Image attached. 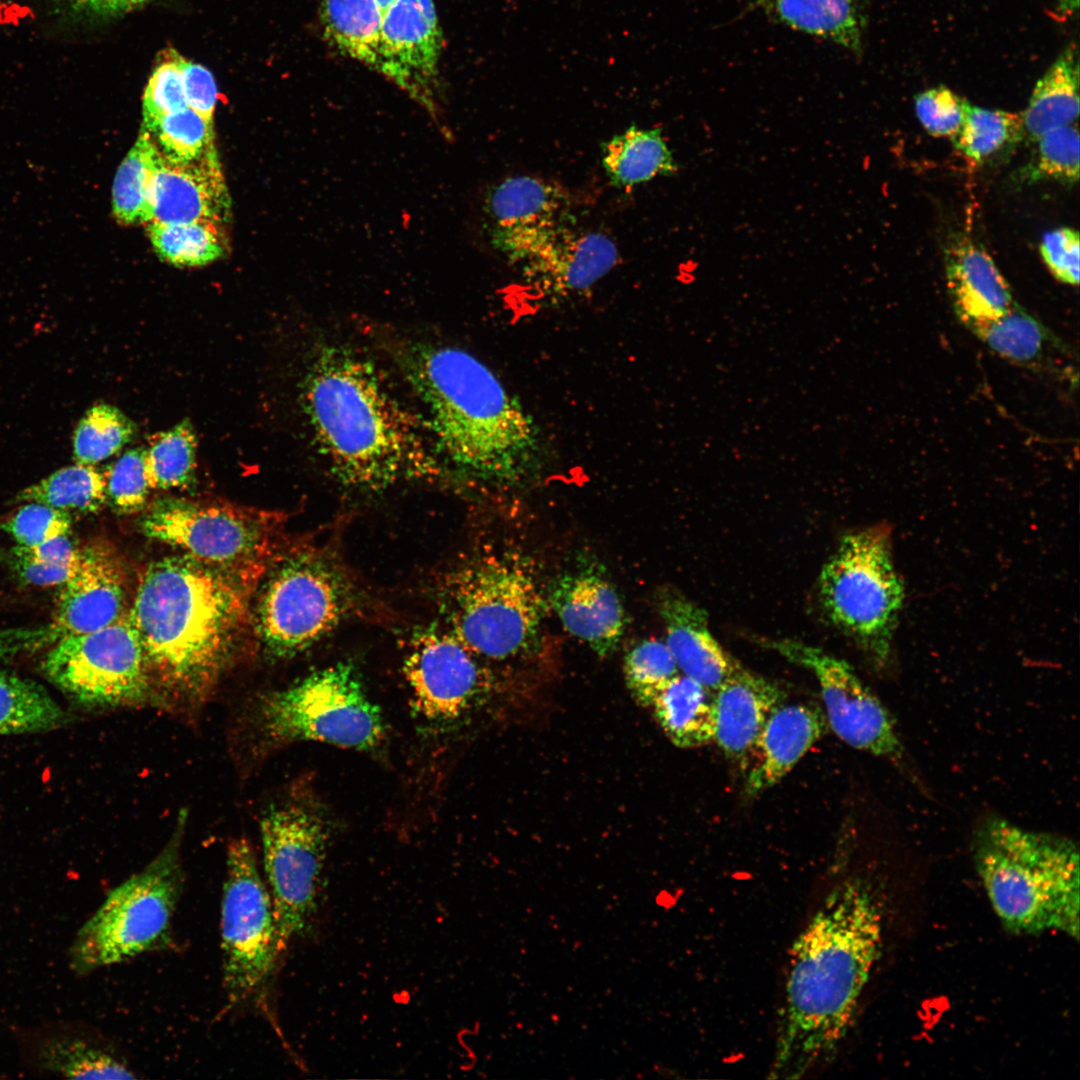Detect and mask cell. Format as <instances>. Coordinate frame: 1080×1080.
<instances>
[{
  "label": "cell",
  "mask_w": 1080,
  "mask_h": 1080,
  "mask_svg": "<svg viewBox=\"0 0 1080 1080\" xmlns=\"http://www.w3.org/2000/svg\"><path fill=\"white\" fill-rule=\"evenodd\" d=\"M882 940L879 890L870 875H851L829 892L791 947L770 1078H800L835 1053Z\"/></svg>",
  "instance_id": "cell-1"
},
{
  "label": "cell",
  "mask_w": 1080,
  "mask_h": 1080,
  "mask_svg": "<svg viewBox=\"0 0 1080 1080\" xmlns=\"http://www.w3.org/2000/svg\"><path fill=\"white\" fill-rule=\"evenodd\" d=\"M249 584L187 554L150 563L129 611L150 674L175 693L206 692L240 635Z\"/></svg>",
  "instance_id": "cell-2"
},
{
  "label": "cell",
  "mask_w": 1080,
  "mask_h": 1080,
  "mask_svg": "<svg viewBox=\"0 0 1080 1080\" xmlns=\"http://www.w3.org/2000/svg\"><path fill=\"white\" fill-rule=\"evenodd\" d=\"M303 384L317 446L342 482L381 488L435 474L416 423L367 360L341 346H324Z\"/></svg>",
  "instance_id": "cell-3"
},
{
  "label": "cell",
  "mask_w": 1080,
  "mask_h": 1080,
  "mask_svg": "<svg viewBox=\"0 0 1080 1080\" xmlns=\"http://www.w3.org/2000/svg\"><path fill=\"white\" fill-rule=\"evenodd\" d=\"M400 365L449 460L496 482L529 472L539 451L536 425L485 364L459 348L416 344Z\"/></svg>",
  "instance_id": "cell-4"
},
{
  "label": "cell",
  "mask_w": 1080,
  "mask_h": 1080,
  "mask_svg": "<svg viewBox=\"0 0 1080 1080\" xmlns=\"http://www.w3.org/2000/svg\"><path fill=\"white\" fill-rule=\"evenodd\" d=\"M970 840L976 871L1008 931L1079 938V850L1073 839L988 812L976 820Z\"/></svg>",
  "instance_id": "cell-5"
},
{
  "label": "cell",
  "mask_w": 1080,
  "mask_h": 1080,
  "mask_svg": "<svg viewBox=\"0 0 1080 1080\" xmlns=\"http://www.w3.org/2000/svg\"><path fill=\"white\" fill-rule=\"evenodd\" d=\"M451 630L481 659H524L536 648L548 607L533 564L513 550L485 552L444 583Z\"/></svg>",
  "instance_id": "cell-6"
},
{
  "label": "cell",
  "mask_w": 1080,
  "mask_h": 1080,
  "mask_svg": "<svg viewBox=\"0 0 1080 1080\" xmlns=\"http://www.w3.org/2000/svg\"><path fill=\"white\" fill-rule=\"evenodd\" d=\"M818 589L833 625L856 643L878 672H889L904 596L892 559L890 529L878 524L844 535L821 570Z\"/></svg>",
  "instance_id": "cell-7"
},
{
  "label": "cell",
  "mask_w": 1080,
  "mask_h": 1080,
  "mask_svg": "<svg viewBox=\"0 0 1080 1080\" xmlns=\"http://www.w3.org/2000/svg\"><path fill=\"white\" fill-rule=\"evenodd\" d=\"M179 832L144 869L114 888L81 927L71 949L75 970L122 963L168 943L184 883Z\"/></svg>",
  "instance_id": "cell-8"
},
{
  "label": "cell",
  "mask_w": 1080,
  "mask_h": 1080,
  "mask_svg": "<svg viewBox=\"0 0 1080 1080\" xmlns=\"http://www.w3.org/2000/svg\"><path fill=\"white\" fill-rule=\"evenodd\" d=\"M354 591L342 567L327 552L297 551L268 576L256 609V628L267 652L278 658L311 647L348 615Z\"/></svg>",
  "instance_id": "cell-9"
},
{
  "label": "cell",
  "mask_w": 1080,
  "mask_h": 1080,
  "mask_svg": "<svg viewBox=\"0 0 1080 1080\" xmlns=\"http://www.w3.org/2000/svg\"><path fill=\"white\" fill-rule=\"evenodd\" d=\"M261 725L277 742L312 740L356 750H373L384 739L382 713L350 663L313 672L267 696Z\"/></svg>",
  "instance_id": "cell-10"
},
{
  "label": "cell",
  "mask_w": 1080,
  "mask_h": 1080,
  "mask_svg": "<svg viewBox=\"0 0 1080 1080\" xmlns=\"http://www.w3.org/2000/svg\"><path fill=\"white\" fill-rule=\"evenodd\" d=\"M223 988L239 1005L265 989L280 954L273 902L245 838L230 842L221 904Z\"/></svg>",
  "instance_id": "cell-11"
},
{
  "label": "cell",
  "mask_w": 1080,
  "mask_h": 1080,
  "mask_svg": "<svg viewBox=\"0 0 1080 1080\" xmlns=\"http://www.w3.org/2000/svg\"><path fill=\"white\" fill-rule=\"evenodd\" d=\"M765 646L814 674L834 733L847 745L886 761L921 795L932 793L909 751L897 721L845 660L789 639Z\"/></svg>",
  "instance_id": "cell-12"
},
{
  "label": "cell",
  "mask_w": 1080,
  "mask_h": 1080,
  "mask_svg": "<svg viewBox=\"0 0 1080 1080\" xmlns=\"http://www.w3.org/2000/svg\"><path fill=\"white\" fill-rule=\"evenodd\" d=\"M52 645L42 671L74 702L103 708L147 699L150 672L129 611L106 627Z\"/></svg>",
  "instance_id": "cell-13"
},
{
  "label": "cell",
  "mask_w": 1080,
  "mask_h": 1080,
  "mask_svg": "<svg viewBox=\"0 0 1080 1080\" xmlns=\"http://www.w3.org/2000/svg\"><path fill=\"white\" fill-rule=\"evenodd\" d=\"M327 832L320 812L303 800L272 805L260 821L281 950L303 933L316 911Z\"/></svg>",
  "instance_id": "cell-14"
},
{
  "label": "cell",
  "mask_w": 1080,
  "mask_h": 1080,
  "mask_svg": "<svg viewBox=\"0 0 1080 1080\" xmlns=\"http://www.w3.org/2000/svg\"><path fill=\"white\" fill-rule=\"evenodd\" d=\"M272 521L264 513L182 499L158 501L141 522L150 538L247 580L273 551Z\"/></svg>",
  "instance_id": "cell-15"
},
{
  "label": "cell",
  "mask_w": 1080,
  "mask_h": 1080,
  "mask_svg": "<svg viewBox=\"0 0 1080 1080\" xmlns=\"http://www.w3.org/2000/svg\"><path fill=\"white\" fill-rule=\"evenodd\" d=\"M452 630L414 633L403 661L413 706L428 722L452 724L490 700L493 675Z\"/></svg>",
  "instance_id": "cell-16"
},
{
  "label": "cell",
  "mask_w": 1080,
  "mask_h": 1080,
  "mask_svg": "<svg viewBox=\"0 0 1080 1080\" xmlns=\"http://www.w3.org/2000/svg\"><path fill=\"white\" fill-rule=\"evenodd\" d=\"M442 48L433 0H397L383 14L374 70L436 119Z\"/></svg>",
  "instance_id": "cell-17"
},
{
  "label": "cell",
  "mask_w": 1080,
  "mask_h": 1080,
  "mask_svg": "<svg viewBox=\"0 0 1080 1080\" xmlns=\"http://www.w3.org/2000/svg\"><path fill=\"white\" fill-rule=\"evenodd\" d=\"M125 601L126 574L112 547L95 542L79 548L77 566L61 585L48 625L52 644L110 625L127 611Z\"/></svg>",
  "instance_id": "cell-18"
},
{
  "label": "cell",
  "mask_w": 1080,
  "mask_h": 1080,
  "mask_svg": "<svg viewBox=\"0 0 1080 1080\" xmlns=\"http://www.w3.org/2000/svg\"><path fill=\"white\" fill-rule=\"evenodd\" d=\"M547 600L564 629L598 656H610L617 649L625 612L616 588L598 563L584 559L558 575Z\"/></svg>",
  "instance_id": "cell-19"
},
{
  "label": "cell",
  "mask_w": 1080,
  "mask_h": 1080,
  "mask_svg": "<svg viewBox=\"0 0 1080 1080\" xmlns=\"http://www.w3.org/2000/svg\"><path fill=\"white\" fill-rule=\"evenodd\" d=\"M618 259V248L607 235L563 224L544 235L517 264L538 294L564 297L594 285Z\"/></svg>",
  "instance_id": "cell-20"
},
{
  "label": "cell",
  "mask_w": 1080,
  "mask_h": 1080,
  "mask_svg": "<svg viewBox=\"0 0 1080 1080\" xmlns=\"http://www.w3.org/2000/svg\"><path fill=\"white\" fill-rule=\"evenodd\" d=\"M230 216L231 199L216 149L183 163L161 154L152 180L148 223L223 224Z\"/></svg>",
  "instance_id": "cell-21"
},
{
  "label": "cell",
  "mask_w": 1080,
  "mask_h": 1080,
  "mask_svg": "<svg viewBox=\"0 0 1080 1080\" xmlns=\"http://www.w3.org/2000/svg\"><path fill=\"white\" fill-rule=\"evenodd\" d=\"M773 682L740 666L714 692V741L744 767L772 712L784 703Z\"/></svg>",
  "instance_id": "cell-22"
},
{
  "label": "cell",
  "mask_w": 1080,
  "mask_h": 1080,
  "mask_svg": "<svg viewBox=\"0 0 1080 1080\" xmlns=\"http://www.w3.org/2000/svg\"><path fill=\"white\" fill-rule=\"evenodd\" d=\"M657 608L665 643L684 675L714 692L741 665L714 638L704 609L673 589H664Z\"/></svg>",
  "instance_id": "cell-23"
},
{
  "label": "cell",
  "mask_w": 1080,
  "mask_h": 1080,
  "mask_svg": "<svg viewBox=\"0 0 1080 1080\" xmlns=\"http://www.w3.org/2000/svg\"><path fill=\"white\" fill-rule=\"evenodd\" d=\"M825 718L818 708L807 704L779 705L747 763L746 795L757 796L781 781L823 735Z\"/></svg>",
  "instance_id": "cell-24"
},
{
  "label": "cell",
  "mask_w": 1080,
  "mask_h": 1080,
  "mask_svg": "<svg viewBox=\"0 0 1080 1080\" xmlns=\"http://www.w3.org/2000/svg\"><path fill=\"white\" fill-rule=\"evenodd\" d=\"M948 290L959 319L972 331L1016 303L991 256L968 237L953 240L945 252Z\"/></svg>",
  "instance_id": "cell-25"
},
{
  "label": "cell",
  "mask_w": 1080,
  "mask_h": 1080,
  "mask_svg": "<svg viewBox=\"0 0 1080 1080\" xmlns=\"http://www.w3.org/2000/svg\"><path fill=\"white\" fill-rule=\"evenodd\" d=\"M569 198L542 178L508 177L485 193L483 212L490 240L567 223Z\"/></svg>",
  "instance_id": "cell-26"
},
{
  "label": "cell",
  "mask_w": 1080,
  "mask_h": 1080,
  "mask_svg": "<svg viewBox=\"0 0 1080 1080\" xmlns=\"http://www.w3.org/2000/svg\"><path fill=\"white\" fill-rule=\"evenodd\" d=\"M28 1045L34 1068L65 1078L134 1079L136 1075L112 1050L64 1027L37 1033Z\"/></svg>",
  "instance_id": "cell-27"
},
{
  "label": "cell",
  "mask_w": 1080,
  "mask_h": 1080,
  "mask_svg": "<svg viewBox=\"0 0 1080 1080\" xmlns=\"http://www.w3.org/2000/svg\"><path fill=\"white\" fill-rule=\"evenodd\" d=\"M650 708L670 742L692 749L714 741L712 691L684 675L672 677L657 693Z\"/></svg>",
  "instance_id": "cell-28"
},
{
  "label": "cell",
  "mask_w": 1080,
  "mask_h": 1080,
  "mask_svg": "<svg viewBox=\"0 0 1080 1080\" xmlns=\"http://www.w3.org/2000/svg\"><path fill=\"white\" fill-rule=\"evenodd\" d=\"M1079 105V59L1071 46L1038 80L1021 113L1025 138L1035 142L1048 131L1073 124Z\"/></svg>",
  "instance_id": "cell-29"
},
{
  "label": "cell",
  "mask_w": 1080,
  "mask_h": 1080,
  "mask_svg": "<svg viewBox=\"0 0 1080 1080\" xmlns=\"http://www.w3.org/2000/svg\"><path fill=\"white\" fill-rule=\"evenodd\" d=\"M602 165L610 182L619 188L671 176L678 171L661 129L631 126L602 147Z\"/></svg>",
  "instance_id": "cell-30"
},
{
  "label": "cell",
  "mask_w": 1080,
  "mask_h": 1080,
  "mask_svg": "<svg viewBox=\"0 0 1080 1080\" xmlns=\"http://www.w3.org/2000/svg\"><path fill=\"white\" fill-rule=\"evenodd\" d=\"M766 13L793 29L830 40L855 53L862 49L856 0H761Z\"/></svg>",
  "instance_id": "cell-31"
},
{
  "label": "cell",
  "mask_w": 1080,
  "mask_h": 1080,
  "mask_svg": "<svg viewBox=\"0 0 1080 1080\" xmlns=\"http://www.w3.org/2000/svg\"><path fill=\"white\" fill-rule=\"evenodd\" d=\"M326 40L340 53L375 69L383 14L374 0H322Z\"/></svg>",
  "instance_id": "cell-32"
},
{
  "label": "cell",
  "mask_w": 1080,
  "mask_h": 1080,
  "mask_svg": "<svg viewBox=\"0 0 1080 1080\" xmlns=\"http://www.w3.org/2000/svg\"><path fill=\"white\" fill-rule=\"evenodd\" d=\"M67 716L39 683L0 672V734H23L61 727Z\"/></svg>",
  "instance_id": "cell-33"
},
{
  "label": "cell",
  "mask_w": 1080,
  "mask_h": 1080,
  "mask_svg": "<svg viewBox=\"0 0 1080 1080\" xmlns=\"http://www.w3.org/2000/svg\"><path fill=\"white\" fill-rule=\"evenodd\" d=\"M160 156L150 134L141 130L119 165L113 181L112 212L118 223H148L152 180Z\"/></svg>",
  "instance_id": "cell-34"
},
{
  "label": "cell",
  "mask_w": 1080,
  "mask_h": 1080,
  "mask_svg": "<svg viewBox=\"0 0 1080 1080\" xmlns=\"http://www.w3.org/2000/svg\"><path fill=\"white\" fill-rule=\"evenodd\" d=\"M963 112L962 124L951 140L975 164L990 161L1025 139L1021 114L982 108L966 100Z\"/></svg>",
  "instance_id": "cell-35"
},
{
  "label": "cell",
  "mask_w": 1080,
  "mask_h": 1080,
  "mask_svg": "<svg viewBox=\"0 0 1080 1080\" xmlns=\"http://www.w3.org/2000/svg\"><path fill=\"white\" fill-rule=\"evenodd\" d=\"M107 500L106 478L96 467L76 463L21 490L17 502H37L65 512H97Z\"/></svg>",
  "instance_id": "cell-36"
},
{
  "label": "cell",
  "mask_w": 1080,
  "mask_h": 1080,
  "mask_svg": "<svg viewBox=\"0 0 1080 1080\" xmlns=\"http://www.w3.org/2000/svg\"><path fill=\"white\" fill-rule=\"evenodd\" d=\"M220 223H147L146 231L156 254L175 266L194 267L222 257L228 241Z\"/></svg>",
  "instance_id": "cell-37"
},
{
  "label": "cell",
  "mask_w": 1080,
  "mask_h": 1080,
  "mask_svg": "<svg viewBox=\"0 0 1080 1080\" xmlns=\"http://www.w3.org/2000/svg\"><path fill=\"white\" fill-rule=\"evenodd\" d=\"M197 445L194 427L188 419L153 435L145 449L150 488L168 490L190 484L195 474Z\"/></svg>",
  "instance_id": "cell-38"
},
{
  "label": "cell",
  "mask_w": 1080,
  "mask_h": 1080,
  "mask_svg": "<svg viewBox=\"0 0 1080 1080\" xmlns=\"http://www.w3.org/2000/svg\"><path fill=\"white\" fill-rule=\"evenodd\" d=\"M137 433L136 424L120 409L107 403L91 406L73 433V459L97 464L125 447Z\"/></svg>",
  "instance_id": "cell-39"
},
{
  "label": "cell",
  "mask_w": 1080,
  "mask_h": 1080,
  "mask_svg": "<svg viewBox=\"0 0 1080 1080\" xmlns=\"http://www.w3.org/2000/svg\"><path fill=\"white\" fill-rule=\"evenodd\" d=\"M142 130L150 134L162 156L171 162H190L216 149L213 123L189 107L165 115Z\"/></svg>",
  "instance_id": "cell-40"
},
{
  "label": "cell",
  "mask_w": 1080,
  "mask_h": 1080,
  "mask_svg": "<svg viewBox=\"0 0 1080 1080\" xmlns=\"http://www.w3.org/2000/svg\"><path fill=\"white\" fill-rule=\"evenodd\" d=\"M1032 158L1021 170L1026 183L1054 180L1073 184L1079 179V132L1076 124L1062 126L1035 141Z\"/></svg>",
  "instance_id": "cell-41"
},
{
  "label": "cell",
  "mask_w": 1080,
  "mask_h": 1080,
  "mask_svg": "<svg viewBox=\"0 0 1080 1080\" xmlns=\"http://www.w3.org/2000/svg\"><path fill=\"white\" fill-rule=\"evenodd\" d=\"M679 673L665 642L643 640L625 656L624 676L632 698L642 707H650L659 690Z\"/></svg>",
  "instance_id": "cell-42"
},
{
  "label": "cell",
  "mask_w": 1080,
  "mask_h": 1080,
  "mask_svg": "<svg viewBox=\"0 0 1080 1080\" xmlns=\"http://www.w3.org/2000/svg\"><path fill=\"white\" fill-rule=\"evenodd\" d=\"M973 332L993 351L1016 361L1035 359L1046 340L1042 325L1017 304Z\"/></svg>",
  "instance_id": "cell-43"
},
{
  "label": "cell",
  "mask_w": 1080,
  "mask_h": 1080,
  "mask_svg": "<svg viewBox=\"0 0 1080 1080\" xmlns=\"http://www.w3.org/2000/svg\"><path fill=\"white\" fill-rule=\"evenodd\" d=\"M107 498L120 512H135L144 505L150 485L146 474L145 448L125 451L109 468Z\"/></svg>",
  "instance_id": "cell-44"
},
{
  "label": "cell",
  "mask_w": 1080,
  "mask_h": 1080,
  "mask_svg": "<svg viewBox=\"0 0 1080 1080\" xmlns=\"http://www.w3.org/2000/svg\"><path fill=\"white\" fill-rule=\"evenodd\" d=\"M180 55L168 53L153 70L143 95V128H148L165 115L187 106Z\"/></svg>",
  "instance_id": "cell-45"
},
{
  "label": "cell",
  "mask_w": 1080,
  "mask_h": 1080,
  "mask_svg": "<svg viewBox=\"0 0 1080 1080\" xmlns=\"http://www.w3.org/2000/svg\"><path fill=\"white\" fill-rule=\"evenodd\" d=\"M71 522L68 512L42 503L26 502L2 523L1 528L17 545L29 547L69 534Z\"/></svg>",
  "instance_id": "cell-46"
},
{
  "label": "cell",
  "mask_w": 1080,
  "mask_h": 1080,
  "mask_svg": "<svg viewBox=\"0 0 1080 1080\" xmlns=\"http://www.w3.org/2000/svg\"><path fill=\"white\" fill-rule=\"evenodd\" d=\"M915 111L922 127L934 137L952 138L963 121L964 99L945 86L917 94Z\"/></svg>",
  "instance_id": "cell-47"
},
{
  "label": "cell",
  "mask_w": 1080,
  "mask_h": 1080,
  "mask_svg": "<svg viewBox=\"0 0 1080 1080\" xmlns=\"http://www.w3.org/2000/svg\"><path fill=\"white\" fill-rule=\"evenodd\" d=\"M1043 261L1054 277L1069 285L1079 283V233L1061 227L1045 233L1040 243Z\"/></svg>",
  "instance_id": "cell-48"
},
{
  "label": "cell",
  "mask_w": 1080,
  "mask_h": 1080,
  "mask_svg": "<svg viewBox=\"0 0 1080 1080\" xmlns=\"http://www.w3.org/2000/svg\"><path fill=\"white\" fill-rule=\"evenodd\" d=\"M179 65L187 106L206 121L213 123L218 98L213 75L204 66L182 57Z\"/></svg>",
  "instance_id": "cell-49"
},
{
  "label": "cell",
  "mask_w": 1080,
  "mask_h": 1080,
  "mask_svg": "<svg viewBox=\"0 0 1080 1080\" xmlns=\"http://www.w3.org/2000/svg\"><path fill=\"white\" fill-rule=\"evenodd\" d=\"M8 560L9 567L22 582L36 586H61L78 563V559L72 565L41 562L25 554L18 546L10 550Z\"/></svg>",
  "instance_id": "cell-50"
},
{
  "label": "cell",
  "mask_w": 1080,
  "mask_h": 1080,
  "mask_svg": "<svg viewBox=\"0 0 1080 1080\" xmlns=\"http://www.w3.org/2000/svg\"><path fill=\"white\" fill-rule=\"evenodd\" d=\"M52 645L49 626L0 629V663L20 653Z\"/></svg>",
  "instance_id": "cell-51"
},
{
  "label": "cell",
  "mask_w": 1080,
  "mask_h": 1080,
  "mask_svg": "<svg viewBox=\"0 0 1080 1080\" xmlns=\"http://www.w3.org/2000/svg\"><path fill=\"white\" fill-rule=\"evenodd\" d=\"M17 546L28 556L50 564L72 565L76 563L79 553V548L75 547L69 534L48 539L35 546Z\"/></svg>",
  "instance_id": "cell-52"
},
{
  "label": "cell",
  "mask_w": 1080,
  "mask_h": 1080,
  "mask_svg": "<svg viewBox=\"0 0 1080 1080\" xmlns=\"http://www.w3.org/2000/svg\"><path fill=\"white\" fill-rule=\"evenodd\" d=\"M69 4L87 13L108 16L129 12L149 0H67Z\"/></svg>",
  "instance_id": "cell-53"
},
{
  "label": "cell",
  "mask_w": 1080,
  "mask_h": 1080,
  "mask_svg": "<svg viewBox=\"0 0 1080 1080\" xmlns=\"http://www.w3.org/2000/svg\"><path fill=\"white\" fill-rule=\"evenodd\" d=\"M1058 8L1064 16L1073 15L1079 8V0H1057Z\"/></svg>",
  "instance_id": "cell-54"
},
{
  "label": "cell",
  "mask_w": 1080,
  "mask_h": 1080,
  "mask_svg": "<svg viewBox=\"0 0 1080 1080\" xmlns=\"http://www.w3.org/2000/svg\"><path fill=\"white\" fill-rule=\"evenodd\" d=\"M378 5L382 14H384L390 6H392L397 0H374Z\"/></svg>",
  "instance_id": "cell-55"
}]
</instances>
